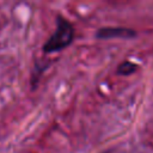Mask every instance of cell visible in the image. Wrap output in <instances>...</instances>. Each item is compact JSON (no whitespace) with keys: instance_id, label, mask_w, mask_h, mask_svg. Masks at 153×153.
Instances as JSON below:
<instances>
[{"instance_id":"3957f363","label":"cell","mask_w":153,"mask_h":153,"mask_svg":"<svg viewBox=\"0 0 153 153\" xmlns=\"http://www.w3.org/2000/svg\"><path fill=\"white\" fill-rule=\"evenodd\" d=\"M136 65L131 61H123L118 68H117V74H121V75H129L131 74L133 72L136 71Z\"/></svg>"},{"instance_id":"7a4b0ae2","label":"cell","mask_w":153,"mask_h":153,"mask_svg":"<svg viewBox=\"0 0 153 153\" xmlns=\"http://www.w3.org/2000/svg\"><path fill=\"white\" fill-rule=\"evenodd\" d=\"M96 36L98 38H112V37L130 38L135 36V31L123 26H105V27H100L97 31Z\"/></svg>"},{"instance_id":"6da1fadb","label":"cell","mask_w":153,"mask_h":153,"mask_svg":"<svg viewBox=\"0 0 153 153\" xmlns=\"http://www.w3.org/2000/svg\"><path fill=\"white\" fill-rule=\"evenodd\" d=\"M74 39V27L69 20L59 16L56 18V30L44 43V53H55L67 48Z\"/></svg>"}]
</instances>
